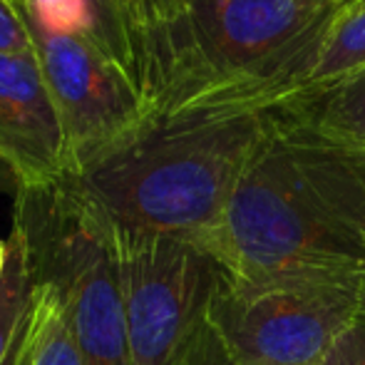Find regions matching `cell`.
Returning <instances> with one entry per match:
<instances>
[{
	"label": "cell",
	"instance_id": "cell-17",
	"mask_svg": "<svg viewBox=\"0 0 365 365\" xmlns=\"http://www.w3.org/2000/svg\"><path fill=\"white\" fill-rule=\"evenodd\" d=\"M130 3L137 20V28H140V53H142V38H145L149 30H154L164 20L172 18L179 0H130Z\"/></svg>",
	"mask_w": 365,
	"mask_h": 365
},
{
	"label": "cell",
	"instance_id": "cell-7",
	"mask_svg": "<svg viewBox=\"0 0 365 365\" xmlns=\"http://www.w3.org/2000/svg\"><path fill=\"white\" fill-rule=\"evenodd\" d=\"M68 140L70 172L125 135L147 110L140 82L92 35L23 18Z\"/></svg>",
	"mask_w": 365,
	"mask_h": 365
},
{
	"label": "cell",
	"instance_id": "cell-1",
	"mask_svg": "<svg viewBox=\"0 0 365 365\" xmlns=\"http://www.w3.org/2000/svg\"><path fill=\"white\" fill-rule=\"evenodd\" d=\"M202 246L239 293L365 281V152L271 115Z\"/></svg>",
	"mask_w": 365,
	"mask_h": 365
},
{
	"label": "cell",
	"instance_id": "cell-20",
	"mask_svg": "<svg viewBox=\"0 0 365 365\" xmlns=\"http://www.w3.org/2000/svg\"><path fill=\"white\" fill-rule=\"evenodd\" d=\"M363 306H365V284H363Z\"/></svg>",
	"mask_w": 365,
	"mask_h": 365
},
{
	"label": "cell",
	"instance_id": "cell-3",
	"mask_svg": "<svg viewBox=\"0 0 365 365\" xmlns=\"http://www.w3.org/2000/svg\"><path fill=\"white\" fill-rule=\"evenodd\" d=\"M341 13L328 0H179L142 38L145 100L269 110L308 85Z\"/></svg>",
	"mask_w": 365,
	"mask_h": 365
},
{
	"label": "cell",
	"instance_id": "cell-18",
	"mask_svg": "<svg viewBox=\"0 0 365 365\" xmlns=\"http://www.w3.org/2000/svg\"><path fill=\"white\" fill-rule=\"evenodd\" d=\"M328 3H333L341 10H353V8H358V5H363L365 0H328Z\"/></svg>",
	"mask_w": 365,
	"mask_h": 365
},
{
	"label": "cell",
	"instance_id": "cell-5",
	"mask_svg": "<svg viewBox=\"0 0 365 365\" xmlns=\"http://www.w3.org/2000/svg\"><path fill=\"white\" fill-rule=\"evenodd\" d=\"M115 251L132 365H177L207 321L217 261L182 236L117 224Z\"/></svg>",
	"mask_w": 365,
	"mask_h": 365
},
{
	"label": "cell",
	"instance_id": "cell-16",
	"mask_svg": "<svg viewBox=\"0 0 365 365\" xmlns=\"http://www.w3.org/2000/svg\"><path fill=\"white\" fill-rule=\"evenodd\" d=\"M323 365H365V306L351 328L338 338Z\"/></svg>",
	"mask_w": 365,
	"mask_h": 365
},
{
	"label": "cell",
	"instance_id": "cell-6",
	"mask_svg": "<svg viewBox=\"0 0 365 365\" xmlns=\"http://www.w3.org/2000/svg\"><path fill=\"white\" fill-rule=\"evenodd\" d=\"M363 284H296L239 293L219 271L207 321L236 365H323L363 311Z\"/></svg>",
	"mask_w": 365,
	"mask_h": 365
},
{
	"label": "cell",
	"instance_id": "cell-15",
	"mask_svg": "<svg viewBox=\"0 0 365 365\" xmlns=\"http://www.w3.org/2000/svg\"><path fill=\"white\" fill-rule=\"evenodd\" d=\"M0 50L33 53V40H30V33L15 0H0Z\"/></svg>",
	"mask_w": 365,
	"mask_h": 365
},
{
	"label": "cell",
	"instance_id": "cell-13",
	"mask_svg": "<svg viewBox=\"0 0 365 365\" xmlns=\"http://www.w3.org/2000/svg\"><path fill=\"white\" fill-rule=\"evenodd\" d=\"M365 68V5L343 10L323 43L308 85H321ZM306 85V87H308Z\"/></svg>",
	"mask_w": 365,
	"mask_h": 365
},
{
	"label": "cell",
	"instance_id": "cell-11",
	"mask_svg": "<svg viewBox=\"0 0 365 365\" xmlns=\"http://www.w3.org/2000/svg\"><path fill=\"white\" fill-rule=\"evenodd\" d=\"M40 286L30 269L20 231L10 229L8 266L0 281V365H18L33 326Z\"/></svg>",
	"mask_w": 365,
	"mask_h": 365
},
{
	"label": "cell",
	"instance_id": "cell-19",
	"mask_svg": "<svg viewBox=\"0 0 365 365\" xmlns=\"http://www.w3.org/2000/svg\"><path fill=\"white\" fill-rule=\"evenodd\" d=\"M5 266H8V241H0V281H3Z\"/></svg>",
	"mask_w": 365,
	"mask_h": 365
},
{
	"label": "cell",
	"instance_id": "cell-9",
	"mask_svg": "<svg viewBox=\"0 0 365 365\" xmlns=\"http://www.w3.org/2000/svg\"><path fill=\"white\" fill-rule=\"evenodd\" d=\"M20 15L50 30L87 33L140 82V28L130 0H15Z\"/></svg>",
	"mask_w": 365,
	"mask_h": 365
},
{
	"label": "cell",
	"instance_id": "cell-2",
	"mask_svg": "<svg viewBox=\"0 0 365 365\" xmlns=\"http://www.w3.org/2000/svg\"><path fill=\"white\" fill-rule=\"evenodd\" d=\"M269 127V110L147 100L135 127L70 174L122 229L202 249Z\"/></svg>",
	"mask_w": 365,
	"mask_h": 365
},
{
	"label": "cell",
	"instance_id": "cell-14",
	"mask_svg": "<svg viewBox=\"0 0 365 365\" xmlns=\"http://www.w3.org/2000/svg\"><path fill=\"white\" fill-rule=\"evenodd\" d=\"M177 365H236V361L226 351L217 331L209 326V321H204L199 326V331L194 333V338L189 341L187 351L182 353Z\"/></svg>",
	"mask_w": 365,
	"mask_h": 365
},
{
	"label": "cell",
	"instance_id": "cell-10",
	"mask_svg": "<svg viewBox=\"0 0 365 365\" xmlns=\"http://www.w3.org/2000/svg\"><path fill=\"white\" fill-rule=\"evenodd\" d=\"M269 112L338 145L365 152V68L338 80L303 87L269 107Z\"/></svg>",
	"mask_w": 365,
	"mask_h": 365
},
{
	"label": "cell",
	"instance_id": "cell-12",
	"mask_svg": "<svg viewBox=\"0 0 365 365\" xmlns=\"http://www.w3.org/2000/svg\"><path fill=\"white\" fill-rule=\"evenodd\" d=\"M40 286V284H38ZM18 365H82L80 351L53 291L40 286L33 326Z\"/></svg>",
	"mask_w": 365,
	"mask_h": 365
},
{
	"label": "cell",
	"instance_id": "cell-8",
	"mask_svg": "<svg viewBox=\"0 0 365 365\" xmlns=\"http://www.w3.org/2000/svg\"><path fill=\"white\" fill-rule=\"evenodd\" d=\"M0 162L18 187L70 172L65 127L35 53L0 50Z\"/></svg>",
	"mask_w": 365,
	"mask_h": 365
},
{
	"label": "cell",
	"instance_id": "cell-4",
	"mask_svg": "<svg viewBox=\"0 0 365 365\" xmlns=\"http://www.w3.org/2000/svg\"><path fill=\"white\" fill-rule=\"evenodd\" d=\"M13 226L35 281L63 308L82 365H132L115 224L105 209L68 172L18 187Z\"/></svg>",
	"mask_w": 365,
	"mask_h": 365
},
{
	"label": "cell",
	"instance_id": "cell-21",
	"mask_svg": "<svg viewBox=\"0 0 365 365\" xmlns=\"http://www.w3.org/2000/svg\"><path fill=\"white\" fill-rule=\"evenodd\" d=\"M363 5H365V3H363ZM358 8H361V5H358Z\"/></svg>",
	"mask_w": 365,
	"mask_h": 365
}]
</instances>
